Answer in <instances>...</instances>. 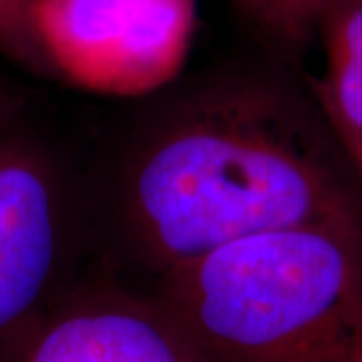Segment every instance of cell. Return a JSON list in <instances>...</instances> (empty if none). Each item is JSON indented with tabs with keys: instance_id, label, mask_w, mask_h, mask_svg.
<instances>
[{
	"instance_id": "52a82bcc",
	"label": "cell",
	"mask_w": 362,
	"mask_h": 362,
	"mask_svg": "<svg viewBox=\"0 0 362 362\" xmlns=\"http://www.w3.org/2000/svg\"><path fill=\"white\" fill-rule=\"evenodd\" d=\"M328 0H233L240 18L266 47L296 59L320 33Z\"/></svg>"
},
{
	"instance_id": "9c48e42d",
	"label": "cell",
	"mask_w": 362,
	"mask_h": 362,
	"mask_svg": "<svg viewBox=\"0 0 362 362\" xmlns=\"http://www.w3.org/2000/svg\"><path fill=\"white\" fill-rule=\"evenodd\" d=\"M318 37L324 49L344 52L362 65V0H328Z\"/></svg>"
},
{
	"instance_id": "8992f818",
	"label": "cell",
	"mask_w": 362,
	"mask_h": 362,
	"mask_svg": "<svg viewBox=\"0 0 362 362\" xmlns=\"http://www.w3.org/2000/svg\"><path fill=\"white\" fill-rule=\"evenodd\" d=\"M312 87L328 127L362 177V65L344 52L324 49V71Z\"/></svg>"
},
{
	"instance_id": "ba28073f",
	"label": "cell",
	"mask_w": 362,
	"mask_h": 362,
	"mask_svg": "<svg viewBox=\"0 0 362 362\" xmlns=\"http://www.w3.org/2000/svg\"><path fill=\"white\" fill-rule=\"evenodd\" d=\"M37 0H0V52L25 71L57 78L35 26Z\"/></svg>"
},
{
	"instance_id": "3957f363",
	"label": "cell",
	"mask_w": 362,
	"mask_h": 362,
	"mask_svg": "<svg viewBox=\"0 0 362 362\" xmlns=\"http://www.w3.org/2000/svg\"><path fill=\"white\" fill-rule=\"evenodd\" d=\"M195 0H37L35 26L54 77L107 97H141L181 73Z\"/></svg>"
},
{
	"instance_id": "5b68a950",
	"label": "cell",
	"mask_w": 362,
	"mask_h": 362,
	"mask_svg": "<svg viewBox=\"0 0 362 362\" xmlns=\"http://www.w3.org/2000/svg\"><path fill=\"white\" fill-rule=\"evenodd\" d=\"M63 202L37 147L0 135V344L51 302Z\"/></svg>"
},
{
	"instance_id": "7a4b0ae2",
	"label": "cell",
	"mask_w": 362,
	"mask_h": 362,
	"mask_svg": "<svg viewBox=\"0 0 362 362\" xmlns=\"http://www.w3.org/2000/svg\"><path fill=\"white\" fill-rule=\"evenodd\" d=\"M211 362H362V221L240 238L161 274Z\"/></svg>"
},
{
	"instance_id": "277c9868",
	"label": "cell",
	"mask_w": 362,
	"mask_h": 362,
	"mask_svg": "<svg viewBox=\"0 0 362 362\" xmlns=\"http://www.w3.org/2000/svg\"><path fill=\"white\" fill-rule=\"evenodd\" d=\"M0 362H211L168 306L119 290L49 302L0 344Z\"/></svg>"
},
{
	"instance_id": "6da1fadb",
	"label": "cell",
	"mask_w": 362,
	"mask_h": 362,
	"mask_svg": "<svg viewBox=\"0 0 362 362\" xmlns=\"http://www.w3.org/2000/svg\"><path fill=\"white\" fill-rule=\"evenodd\" d=\"M121 220L161 274L240 238L362 221V206L284 90L235 78L195 93L131 151Z\"/></svg>"
}]
</instances>
